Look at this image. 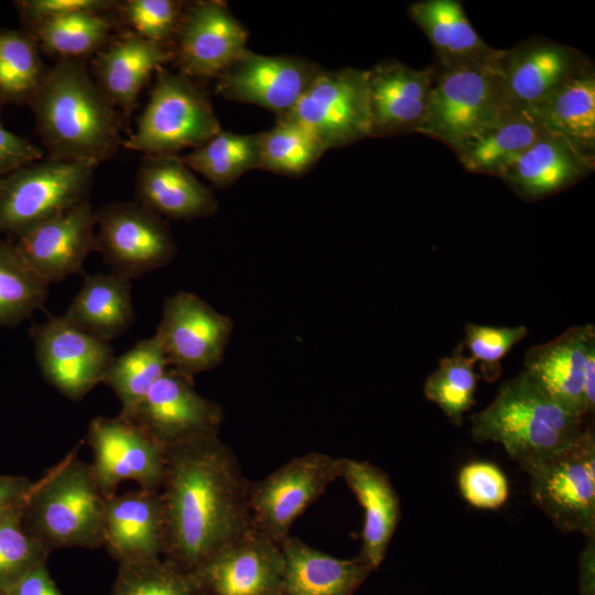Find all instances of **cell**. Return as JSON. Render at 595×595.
Wrapping results in <instances>:
<instances>
[{
  "label": "cell",
  "mask_w": 595,
  "mask_h": 595,
  "mask_svg": "<svg viewBox=\"0 0 595 595\" xmlns=\"http://www.w3.org/2000/svg\"><path fill=\"white\" fill-rule=\"evenodd\" d=\"M249 485L218 435L166 452L163 559L194 572L251 530Z\"/></svg>",
  "instance_id": "1"
},
{
  "label": "cell",
  "mask_w": 595,
  "mask_h": 595,
  "mask_svg": "<svg viewBox=\"0 0 595 595\" xmlns=\"http://www.w3.org/2000/svg\"><path fill=\"white\" fill-rule=\"evenodd\" d=\"M29 105L47 156L99 164L123 145L121 112L85 60L56 61Z\"/></svg>",
  "instance_id": "2"
},
{
  "label": "cell",
  "mask_w": 595,
  "mask_h": 595,
  "mask_svg": "<svg viewBox=\"0 0 595 595\" xmlns=\"http://www.w3.org/2000/svg\"><path fill=\"white\" fill-rule=\"evenodd\" d=\"M583 422L520 371L499 387L485 409L470 416V434L475 442L502 445L522 469L577 441L585 431Z\"/></svg>",
  "instance_id": "3"
},
{
  "label": "cell",
  "mask_w": 595,
  "mask_h": 595,
  "mask_svg": "<svg viewBox=\"0 0 595 595\" xmlns=\"http://www.w3.org/2000/svg\"><path fill=\"white\" fill-rule=\"evenodd\" d=\"M104 509L105 497L91 464L73 451L33 483L22 522L50 553L63 548L95 549L102 545Z\"/></svg>",
  "instance_id": "4"
},
{
  "label": "cell",
  "mask_w": 595,
  "mask_h": 595,
  "mask_svg": "<svg viewBox=\"0 0 595 595\" xmlns=\"http://www.w3.org/2000/svg\"><path fill=\"white\" fill-rule=\"evenodd\" d=\"M499 62L451 67L433 64L428 111L419 133L455 152L516 108L509 102Z\"/></svg>",
  "instance_id": "5"
},
{
  "label": "cell",
  "mask_w": 595,
  "mask_h": 595,
  "mask_svg": "<svg viewBox=\"0 0 595 595\" xmlns=\"http://www.w3.org/2000/svg\"><path fill=\"white\" fill-rule=\"evenodd\" d=\"M212 102L198 82L165 66L154 84L137 127L123 148L144 155L176 154L198 148L220 131Z\"/></svg>",
  "instance_id": "6"
},
{
  "label": "cell",
  "mask_w": 595,
  "mask_h": 595,
  "mask_svg": "<svg viewBox=\"0 0 595 595\" xmlns=\"http://www.w3.org/2000/svg\"><path fill=\"white\" fill-rule=\"evenodd\" d=\"M97 165L46 155L0 177V235L18 238L87 201Z\"/></svg>",
  "instance_id": "7"
},
{
  "label": "cell",
  "mask_w": 595,
  "mask_h": 595,
  "mask_svg": "<svg viewBox=\"0 0 595 595\" xmlns=\"http://www.w3.org/2000/svg\"><path fill=\"white\" fill-rule=\"evenodd\" d=\"M532 502L562 532L595 537V436L585 428L563 451L522 468Z\"/></svg>",
  "instance_id": "8"
},
{
  "label": "cell",
  "mask_w": 595,
  "mask_h": 595,
  "mask_svg": "<svg viewBox=\"0 0 595 595\" xmlns=\"http://www.w3.org/2000/svg\"><path fill=\"white\" fill-rule=\"evenodd\" d=\"M94 251L112 272L129 280L167 266L176 244L165 219L137 201L113 202L95 210Z\"/></svg>",
  "instance_id": "9"
},
{
  "label": "cell",
  "mask_w": 595,
  "mask_h": 595,
  "mask_svg": "<svg viewBox=\"0 0 595 595\" xmlns=\"http://www.w3.org/2000/svg\"><path fill=\"white\" fill-rule=\"evenodd\" d=\"M339 477V458L320 452L296 456L249 485L252 528L277 544L293 522Z\"/></svg>",
  "instance_id": "10"
},
{
  "label": "cell",
  "mask_w": 595,
  "mask_h": 595,
  "mask_svg": "<svg viewBox=\"0 0 595 595\" xmlns=\"http://www.w3.org/2000/svg\"><path fill=\"white\" fill-rule=\"evenodd\" d=\"M278 120H291L310 130L325 150L370 137L367 71L323 69L296 105Z\"/></svg>",
  "instance_id": "11"
},
{
  "label": "cell",
  "mask_w": 595,
  "mask_h": 595,
  "mask_svg": "<svg viewBox=\"0 0 595 595\" xmlns=\"http://www.w3.org/2000/svg\"><path fill=\"white\" fill-rule=\"evenodd\" d=\"M232 328L229 316L198 295L180 291L164 300L154 336L169 366L193 379L221 364Z\"/></svg>",
  "instance_id": "12"
},
{
  "label": "cell",
  "mask_w": 595,
  "mask_h": 595,
  "mask_svg": "<svg viewBox=\"0 0 595 595\" xmlns=\"http://www.w3.org/2000/svg\"><path fill=\"white\" fill-rule=\"evenodd\" d=\"M223 415L220 404L195 391L193 379L169 367L125 419L169 452L218 435Z\"/></svg>",
  "instance_id": "13"
},
{
  "label": "cell",
  "mask_w": 595,
  "mask_h": 595,
  "mask_svg": "<svg viewBox=\"0 0 595 595\" xmlns=\"http://www.w3.org/2000/svg\"><path fill=\"white\" fill-rule=\"evenodd\" d=\"M247 37L226 2H187L171 47L172 61L196 82L216 79L247 48Z\"/></svg>",
  "instance_id": "14"
},
{
  "label": "cell",
  "mask_w": 595,
  "mask_h": 595,
  "mask_svg": "<svg viewBox=\"0 0 595 595\" xmlns=\"http://www.w3.org/2000/svg\"><path fill=\"white\" fill-rule=\"evenodd\" d=\"M94 454L91 468L104 497L116 494L123 480L140 488L160 490L166 469V452L131 421L118 415L97 416L88 428Z\"/></svg>",
  "instance_id": "15"
},
{
  "label": "cell",
  "mask_w": 595,
  "mask_h": 595,
  "mask_svg": "<svg viewBox=\"0 0 595 595\" xmlns=\"http://www.w3.org/2000/svg\"><path fill=\"white\" fill-rule=\"evenodd\" d=\"M35 357L45 380L64 397L77 401L101 382L113 358L110 343L99 340L50 316L30 328Z\"/></svg>",
  "instance_id": "16"
},
{
  "label": "cell",
  "mask_w": 595,
  "mask_h": 595,
  "mask_svg": "<svg viewBox=\"0 0 595 595\" xmlns=\"http://www.w3.org/2000/svg\"><path fill=\"white\" fill-rule=\"evenodd\" d=\"M323 68L294 56H268L246 48L216 78V93L234 101L258 105L278 116L290 111Z\"/></svg>",
  "instance_id": "17"
},
{
  "label": "cell",
  "mask_w": 595,
  "mask_h": 595,
  "mask_svg": "<svg viewBox=\"0 0 595 595\" xmlns=\"http://www.w3.org/2000/svg\"><path fill=\"white\" fill-rule=\"evenodd\" d=\"M193 573L205 595H282L284 559L279 544L252 528Z\"/></svg>",
  "instance_id": "18"
},
{
  "label": "cell",
  "mask_w": 595,
  "mask_h": 595,
  "mask_svg": "<svg viewBox=\"0 0 595 595\" xmlns=\"http://www.w3.org/2000/svg\"><path fill=\"white\" fill-rule=\"evenodd\" d=\"M591 64L572 46L532 36L504 50L499 67L510 105L531 109Z\"/></svg>",
  "instance_id": "19"
},
{
  "label": "cell",
  "mask_w": 595,
  "mask_h": 595,
  "mask_svg": "<svg viewBox=\"0 0 595 595\" xmlns=\"http://www.w3.org/2000/svg\"><path fill=\"white\" fill-rule=\"evenodd\" d=\"M95 230V210L87 199L23 232L13 246L21 260L50 285L83 273V263L94 251Z\"/></svg>",
  "instance_id": "20"
},
{
  "label": "cell",
  "mask_w": 595,
  "mask_h": 595,
  "mask_svg": "<svg viewBox=\"0 0 595 595\" xmlns=\"http://www.w3.org/2000/svg\"><path fill=\"white\" fill-rule=\"evenodd\" d=\"M434 66L414 69L394 58L367 71L370 137L419 133L428 111Z\"/></svg>",
  "instance_id": "21"
},
{
  "label": "cell",
  "mask_w": 595,
  "mask_h": 595,
  "mask_svg": "<svg viewBox=\"0 0 595 595\" xmlns=\"http://www.w3.org/2000/svg\"><path fill=\"white\" fill-rule=\"evenodd\" d=\"M102 547L118 563L161 559L165 522L160 490L139 488L105 497Z\"/></svg>",
  "instance_id": "22"
},
{
  "label": "cell",
  "mask_w": 595,
  "mask_h": 595,
  "mask_svg": "<svg viewBox=\"0 0 595 595\" xmlns=\"http://www.w3.org/2000/svg\"><path fill=\"white\" fill-rule=\"evenodd\" d=\"M594 342L593 324L572 326L556 338L529 348L523 361L522 371L542 392L583 419L584 367L587 349Z\"/></svg>",
  "instance_id": "23"
},
{
  "label": "cell",
  "mask_w": 595,
  "mask_h": 595,
  "mask_svg": "<svg viewBox=\"0 0 595 595\" xmlns=\"http://www.w3.org/2000/svg\"><path fill=\"white\" fill-rule=\"evenodd\" d=\"M170 61V47L123 31L94 55L90 74L110 102L128 116L152 75Z\"/></svg>",
  "instance_id": "24"
},
{
  "label": "cell",
  "mask_w": 595,
  "mask_h": 595,
  "mask_svg": "<svg viewBox=\"0 0 595 595\" xmlns=\"http://www.w3.org/2000/svg\"><path fill=\"white\" fill-rule=\"evenodd\" d=\"M136 201L160 216L176 220L212 217L214 193L201 183L181 155H143L136 178Z\"/></svg>",
  "instance_id": "25"
},
{
  "label": "cell",
  "mask_w": 595,
  "mask_h": 595,
  "mask_svg": "<svg viewBox=\"0 0 595 595\" xmlns=\"http://www.w3.org/2000/svg\"><path fill=\"white\" fill-rule=\"evenodd\" d=\"M594 169V159L583 155L563 138L547 131L499 178L520 198L531 202L565 191Z\"/></svg>",
  "instance_id": "26"
},
{
  "label": "cell",
  "mask_w": 595,
  "mask_h": 595,
  "mask_svg": "<svg viewBox=\"0 0 595 595\" xmlns=\"http://www.w3.org/2000/svg\"><path fill=\"white\" fill-rule=\"evenodd\" d=\"M339 477L364 508L359 558L377 570L382 563L400 520V499L389 476L366 461L339 458Z\"/></svg>",
  "instance_id": "27"
},
{
  "label": "cell",
  "mask_w": 595,
  "mask_h": 595,
  "mask_svg": "<svg viewBox=\"0 0 595 595\" xmlns=\"http://www.w3.org/2000/svg\"><path fill=\"white\" fill-rule=\"evenodd\" d=\"M407 12L434 47L439 67L491 64L502 55L504 50L490 47L478 35L459 0H420Z\"/></svg>",
  "instance_id": "28"
},
{
  "label": "cell",
  "mask_w": 595,
  "mask_h": 595,
  "mask_svg": "<svg viewBox=\"0 0 595 595\" xmlns=\"http://www.w3.org/2000/svg\"><path fill=\"white\" fill-rule=\"evenodd\" d=\"M284 559L282 595H353L372 572L359 556L338 559L296 537L280 544Z\"/></svg>",
  "instance_id": "29"
},
{
  "label": "cell",
  "mask_w": 595,
  "mask_h": 595,
  "mask_svg": "<svg viewBox=\"0 0 595 595\" xmlns=\"http://www.w3.org/2000/svg\"><path fill=\"white\" fill-rule=\"evenodd\" d=\"M131 288V280L112 271L86 275L62 317L82 332L110 343L134 321Z\"/></svg>",
  "instance_id": "30"
},
{
  "label": "cell",
  "mask_w": 595,
  "mask_h": 595,
  "mask_svg": "<svg viewBox=\"0 0 595 595\" xmlns=\"http://www.w3.org/2000/svg\"><path fill=\"white\" fill-rule=\"evenodd\" d=\"M543 128L595 160V69L593 63L531 108Z\"/></svg>",
  "instance_id": "31"
},
{
  "label": "cell",
  "mask_w": 595,
  "mask_h": 595,
  "mask_svg": "<svg viewBox=\"0 0 595 595\" xmlns=\"http://www.w3.org/2000/svg\"><path fill=\"white\" fill-rule=\"evenodd\" d=\"M545 132L531 109L512 108L454 153L465 170L500 177Z\"/></svg>",
  "instance_id": "32"
},
{
  "label": "cell",
  "mask_w": 595,
  "mask_h": 595,
  "mask_svg": "<svg viewBox=\"0 0 595 595\" xmlns=\"http://www.w3.org/2000/svg\"><path fill=\"white\" fill-rule=\"evenodd\" d=\"M118 26L113 12H78L44 19L23 30L43 54L62 61L96 55L112 39Z\"/></svg>",
  "instance_id": "33"
},
{
  "label": "cell",
  "mask_w": 595,
  "mask_h": 595,
  "mask_svg": "<svg viewBox=\"0 0 595 595\" xmlns=\"http://www.w3.org/2000/svg\"><path fill=\"white\" fill-rule=\"evenodd\" d=\"M169 367L165 354L154 335L141 339L119 357H113L101 382L120 400L119 415L128 416Z\"/></svg>",
  "instance_id": "34"
},
{
  "label": "cell",
  "mask_w": 595,
  "mask_h": 595,
  "mask_svg": "<svg viewBox=\"0 0 595 595\" xmlns=\"http://www.w3.org/2000/svg\"><path fill=\"white\" fill-rule=\"evenodd\" d=\"M261 133L238 134L220 130L207 142L181 156L193 171L217 187H227L244 173L259 169Z\"/></svg>",
  "instance_id": "35"
},
{
  "label": "cell",
  "mask_w": 595,
  "mask_h": 595,
  "mask_svg": "<svg viewBox=\"0 0 595 595\" xmlns=\"http://www.w3.org/2000/svg\"><path fill=\"white\" fill-rule=\"evenodd\" d=\"M50 67L24 30L0 29V101L30 104Z\"/></svg>",
  "instance_id": "36"
},
{
  "label": "cell",
  "mask_w": 595,
  "mask_h": 595,
  "mask_svg": "<svg viewBox=\"0 0 595 595\" xmlns=\"http://www.w3.org/2000/svg\"><path fill=\"white\" fill-rule=\"evenodd\" d=\"M48 284L19 257L10 241L0 240V327H12L42 307Z\"/></svg>",
  "instance_id": "37"
},
{
  "label": "cell",
  "mask_w": 595,
  "mask_h": 595,
  "mask_svg": "<svg viewBox=\"0 0 595 595\" xmlns=\"http://www.w3.org/2000/svg\"><path fill=\"white\" fill-rule=\"evenodd\" d=\"M320 140L302 125L278 120L261 132L260 170L283 175H300L310 170L324 154Z\"/></svg>",
  "instance_id": "38"
},
{
  "label": "cell",
  "mask_w": 595,
  "mask_h": 595,
  "mask_svg": "<svg viewBox=\"0 0 595 595\" xmlns=\"http://www.w3.org/2000/svg\"><path fill=\"white\" fill-rule=\"evenodd\" d=\"M475 364L463 354V345L459 344L451 356L440 359L437 368L424 382L425 398L456 425L462 424L464 413L475 403L479 378Z\"/></svg>",
  "instance_id": "39"
},
{
  "label": "cell",
  "mask_w": 595,
  "mask_h": 595,
  "mask_svg": "<svg viewBox=\"0 0 595 595\" xmlns=\"http://www.w3.org/2000/svg\"><path fill=\"white\" fill-rule=\"evenodd\" d=\"M110 595H205L193 572L174 563L152 561L119 563Z\"/></svg>",
  "instance_id": "40"
},
{
  "label": "cell",
  "mask_w": 595,
  "mask_h": 595,
  "mask_svg": "<svg viewBox=\"0 0 595 595\" xmlns=\"http://www.w3.org/2000/svg\"><path fill=\"white\" fill-rule=\"evenodd\" d=\"M185 4L177 0H125L117 2L113 13L123 31L171 48Z\"/></svg>",
  "instance_id": "41"
},
{
  "label": "cell",
  "mask_w": 595,
  "mask_h": 595,
  "mask_svg": "<svg viewBox=\"0 0 595 595\" xmlns=\"http://www.w3.org/2000/svg\"><path fill=\"white\" fill-rule=\"evenodd\" d=\"M23 507L24 505L0 517V588L13 583L36 565L46 563L50 554L24 528Z\"/></svg>",
  "instance_id": "42"
},
{
  "label": "cell",
  "mask_w": 595,
  "mask_h": 595,
  "mask_svg": "<svg viewBox=\"0 0 595 595\" xmlns=\"http://www.w3.org/2000/svg\"><path fill=\"white\" fill-rule=\"evenodd\" d=\"M528 334L526 326L497 327L468 323L462 343L475 363H479L482 376L488 382L501 374L500 360Z\"/></svg>",
  "instance_id": "43"
},
{
  "label": "cell",
  "mask_w": 595,
  "mask_h": 595,
  "mask_svg": "<svg viewBox=\"0 0 595 595\" xmlns=\"http://www.w3.org/2000/svg\"><path fill=\"white\" fill-rule=\"evenodd\" d=\"M457 484L463 498L473 507L495 510L504 506L509 496L505 473L489 462H472L458 473Z\"/></svg>",
  "instance_id": "44"
},
{
  "label": "cell",
  "mask_w": 595,
  "mask_h": 595,
  "mask_svg": "<svg viewBox=\"0 0 595 595\" xmlns=\"http://www.w3.org/2000/svg\"><path fill=\"white\" fill-rule=\"evenodd\" d=\"M118 1L113 0H20L15 8L23 28L44 19L78 12L110 13Z\"/></svg>",
  "instance_id": "45"
},
{
  "label": "cell",
  "mask_w": 595,
  "mask_h": 595,
  "mask_svg": "<svg viewBox=\"0 0 595 595\" xmlns=\"http://www.w3.org/2000/svg\"><path fill=\"white\" fill-rule=\"evenodd\" d=\"M43 158V151L0 123V177Z\"/></svg>",
  "instance_id": "46"
},
{
  "label": "cell",
  "mask_w": 595,
  "mask_h": 595,
  "mask_svg": "<svg viewBox=\"0 0 595 595\" xmlns=\"http://www.w3.org/2000/svg\"><path fill=\"white\" fill-rule=\"evenodd\" d=\"M0 595H63L52 578L46 563L23 574L13 583L0 588Z\"/></svg>",
  "instance_id": "47"
},
{
  "label": "cell",
  "mask_w": 595,
  "mask_h": 595,
  "mask_svg": "<svg viewBox=\"0 0 595 595\" xmlns=\"http://www.w3.org/2000/svg\"><path fill=\"white\" fill-rule=\"evenodd\" d=\"M33 483L23 476L0 475V517L24 505Z\"/></svg>",
  "instance_id": "48"
},
{
  "label": "cell",
  "mask_w": 595,
  "mask_h": 595,
  "mask_svg": "<svg viewBox=\"0 0 595 595\" xmlns=\"http://www.w3.org/2000/svg\"><path fill=\"white\" fill-rule=\"evenodd\" d=\"M580 595H595V537L587 538L580 555Z\"/></svg>",
  "instance_id": "49"
},
{
  "label": "cell",
  "mask_w": 595,
  "mask_h": 595,
  "mask_svg": "<svg viewBox=\"0 0 595 595\" xmlns=\"http://www.w3.org/2000/svg\"><path fill=\"white\" fill-rule=\"evenodd\" d=\"M584 401L586 414L595 409V342L587 349L584 367Z\"/></svg>",
  "instance_id": "50"
},
{
  "label": "cell",
  "mask_w": 595,
  "mask_h": 595,
  "mask_svg": "<svg viewBox=\"0 0 595 595\" xmlns=\"http://www.w3.org/2000/svg\"><path fill=\"white\" fill-rule=\"evenodd\" d=\"M1 105H2V104H1V101H0V109H1Z\"/></svg>",
  "instance_id": "51"
}]
</instances>
